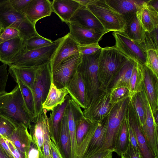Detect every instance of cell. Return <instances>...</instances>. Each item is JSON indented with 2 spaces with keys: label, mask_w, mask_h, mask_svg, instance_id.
<instances>
[{
  "label": "cell",
  "mask_w": 158,
  "mask_h": 158,
  "mask_svg": "<svg viewBox=\"0 0 158 158\" xmlns=\"http://www.w3.org/2000/svg\"><path fill=\"white\" fill-rule=\"evenodd\" d=\"M129 59L115 45L101 48L98 72L101 90L106 89Z\"/></svg>",
  "instance_id": "6da1fadb"
},
{
  "label": "cell",
  "mask_w": 158,
  "mask_h": 158,
  "mask_svg": "<svg viewBox=\"0 0 158 158\" xmlns=\"http://www.w3.org/2000/svg\"><path fill=\"white\" fill-rule=\"evenodd\" d=\"M0 115L18 125L23 124L28 128L30 125L31 119L17 84L10 92L0 95Z\"/></svg>",
  "instance_id": "7a4b0ae2"
},
{
  "label": "cell",
  "mask_w": 158,
  "mask_h": 158,
  "mask_svg": "<svg viewBox=\"0 0 158 158\" xmlns=\"http://www.w3.org/2000/svg\"><path fill=\"white\" fill-rule=\"evenodd\" d=\"M101 50L90 55H81L77 69V71L80 74L85 86L86 108L91 105L102 91L100 89L98 74Z\"/></svg>",
  "instance_id": "3957f363"
},
{
  "label": "cell",
  "mask_w": 158,
  "mask_h": 158,
  "mask_svg": "<svg viewBox=\"0 0 158 158\" xmlns=\"http://www.w3.org/2000/svg\"><path fill=\"white\" fill-rule=\"evenodd\" d=\"M0 23L4 29L10 27L18 30L24 40L38 34L35 26L29 21L25 15L15 10L10 0L0 5Z\"/></svg>",
  "instance_id": "277c9868"
},
{
  "label": "cell",
  "mask_w": 158,
  "mask_h": 158,
  "mask_svg": "<svg viewBox=\"0 0 158 158\" xmlns=\"http://www.w3.org/2000/svg\"><path fill=\"white\" fill-rule=\"evenodd\" d=\"M86 7L99 21L106 33L123 30L126 23L124 17L105 0H93Z\"/></svg>",
  "instance_id": "5b68a950"
},
{
  "label": "cell",
  "mask_w": 158,
  "mask_h": 158,
  "mask_svg": "<svg viewBox=\"0 0 158 158\" xmlns=\"http://www.w3.org/2000/svg\"><path fill=\"white\" fill-rule=\"evenodd\" d=\"M131 97L128 96L115 103L107 116V124L103 148L113 150L115 140L126 116Z\"/></svg>",
  "instance_id": "8992f818"
},
{
  "label": "cell",
  "mask_w": 158,
  "mask_h": 158,
  "mask_svg": "<svg viewBox=\"0 0 158 158\" xmlns=\"http://www.w3.org/2000/svg\"><path fill=\"white\" fill-rule=\"evenodd\" d=\"M52 76L50 61L38 67L32 90L34 115L31 122L42 111L43 104L46 98L52 82Z\"/></svg>",
  "instance_id": "52a82bcc"
},
{
  "label": "cell",
  "mask_w": 158,
  "mask_h": 158,
  "mask_svg": "<svg viewBox=\"0 0 158 158\" xmlns=\"http://www.w3.org/2000/svg\"><path fill=\"white\" fill-rule=\"evenodd\" d=\"M60 39L59 38L54 41V44L51 45L25 51L17 56L9 65L33 67L40 66L49 62Z\"/></svg>",
  "instance_id": "ba28073f"
},
{
  "label": "cell",
  "mask_w": 158,
  "mask_h": 158,
  "mask_svg": "<svg viewBox=\"0 0 158 158\" xmlns=\"http://www.w3.org/2000/svg\"><path fill=\"white\" fill-rule=\"evenodd\" d=\"M115 40V46L121 53L141 65L146 64V52L140 44L130 39L123 31L112 33Z\"/></svg>",
  "instance_id": "9c48e42d"
},
{
  "label": "cell",
  "mask_w": 158,
  "mask_h": 158,
  "mask_svg": "<svg viewBox=\"0 0 158 158\" xmlns=\"http://www.w3.org/2000/svg\"><path fill=\"white\" fill-rule=\"evenodd\" d=\"M81 59L80 53L70 57L63 61L52 74V82L57 88L66 87L77 72Z\"/></svg>",
  "instance_id": "30bf717a"
},
{
  "label": "cell",
  "mask_w": 158,
  "mask_h": 158,
  "mask_svg": "<svg viewBox=\"0 0 158 158\" xmlns=\"http://www.w3.org/2000/svg\"><path fill=\"white\" fill-rule=\"evenodd\" d=\"M115 103L110 102V92L102 90L91 105L84 109V116L91 123L102 120L107 116Z\"/></svg>",
  "instance_id": "8fae6325"
},
{
  "label": "cell",
  "mask_w": 158,
  "mask_h": 158,
  "mask_svg": "<svg viewBox=\"0 0 158 158\" xmlns=\"http://www.w3.org/2000/svg\"><path fill=\"white\" fill-rule=\"evenodd\" d=\"M60 38L50 61L52 74L64 60L79 53L78 45L70 36L69 33Z\"/></svg>",
  "instance_id": "7c38bea8"
},
{
  "label": "cell",
  "mask_w": 158,
  "mask_h": 158,
  "mask_svg": "<svg viewBox=\"0 0 158 158\" xmlns=\"http://www.w3.org/2000/svg\"><path fill=\"white\" fill-rule=\"evenodd\" d=\"M47 110L43 109L42 112L28 127L32 141L36 146L39 152L43 153L44 138L50 135Z\"/></svg>",
  "instance_id": "4fadbf2b"
},
{
  "label": "cell",
  "mask_w": 158,
  "mask_h": 158,
  "mask_svg": "<svg viewBox=\"0 0 158 158\" xmlns=\"http://www.w3.org/2000/svg\"><path fill=\"white\" fill-rule=\"evenodd\" d=\"M125 117L135 134L142 158H158L153 154L148 146L142 132L139 118L130 101Z\"/></svg>",
  "instance_id": "5bb4252c"
},
{
  "label": "cell",
  "mask_w": 158,
  "mask_h": 158,
  "mask_svg": "<svg viewBox=\"0 0 158 158\" xmlns=\"http://www.w3.org/2000/svg\"><path fill=\"white\" fill-rule=\"evenodd\" d=\"M142 88L153 114L158 111V77L146 66L142 65Z\"/></svg>",
  "instance_id": "9a60e30c"
},
{
  "label": "cell",
  "mask_w": 158,
  "mask_h": 158,
  "mask_svg": "<svg viewBox=\"0 0 158 158\" xmlns=\"http://www.w3.org/2000/svg\"><path fill=\"white\" fill-rule=\"evenodd\" d=\"M69 23L105 34L102 25L86 7L81 6L70 19Z\"/></svg>",
  "instance_id": "2e32d148"
},
{
  "label": "cell",
  "mask_w": 158,
  "mask_h": 158,
  "mask_svg": "<svg viewBox=\"0 0 158 158\" xmlns=\"http://www.w3.org/2000/svg\"><path fill=\"white\" fill-rule=\"evenodd\" d=\"M25 40L18 37L0 43V61L8 65L17 56L26 51Z\"/></svg>",
  "instance_id": "e0dca14e"
},
{
  "label": "cell",
  "mask_w": 158,
  "mask_h": 158,
  "mask_svg": "<svg viewBox=\"0 0 158 158\" xmlns=\"http://www.w3.org/2000/svg\"><path fill=\"white\" fill-rule=\"evenodd\" d=\"M53 12L51 2L48 0H31L24 15L34 26L40 19L50 16Z\"/></svg>",
  "instance_id": "ac0fdd59"
},
{
  "label": "cell",
  "mask_w": 158,
  "mask_h": 158,
  "mask_svg": "<svg viewBox=\"0 0 158 158\" xmlns=\"http://www.w3.org/2000/svg\"><path fill=\"white\" fill-rule=\"evenodd\" d=\"M70 36L78 45H86L98 43L104 35L98 31L84 28L69 23Z\"/></svg>",
  "instance_id": "d6986e66"
},
{
  "label": "cell",
  "mask_w": 158,
  "mask_h": 158,
  "mask_svg": "<svg viewBox=\"0 0 158 158\" xmlns=\"http://www.w3.org/2000/svg\"><path fill=\"white\" fill-rule=\"evenodd\" d=\"M145 1L136 12L145 31L150 32L158 27V12Z\"/></svg>",
  "instance_id": "ffe728a7"
},
{
  "label": "cell",
  "mask_w": 158,
  "mask_h": 158,
  "mask_svg": "<svg viewBox=\"0 0 158 158\" xmlns=\"http://www.w3.org/2000/svg\"><path fill=\"white\" fill-rule=\"evenodd\" d=\"M66 88L71 98L79 106L84 109L86 108L85 86L78 72L70 79Z\"/></svg>",
  "instance_id": "44dd1931"
},
{
  "label": "cell",
  "mask_w": 158,
  "mask_h": 158,
  "mask_svg": "<svg viewBox=\"0 0 158 158\" xmlns=\"http://www.w3.org/2000/svg\"><path fill=\"white\" fill-rule=\"evenodd\" d=\"M51 4L53 11L67 24L81 6L75 0H54Z\"/></svg>",
  "instance_id": "7402d4cb"
},
{
  "label": "cell",
  "mask_w": 158,
  "mask_h": 158,
  "mask_svg": "<svg viewBox=\"0 0 158 158\" xmlns=\"http://www.w3.org/2000/svg\"><path fill=\"white\" fill-rule=\"evenodd\" d=\"M107 4L122 15L126 21L133 15L145 1L105 0Z\"/></svg>",
  "instance_id": "603a6c76"
},
{
  "label": "cell",
  "mask_w": 158,
  "mask_h": 158,
  "mask_svg": "<svg viewBox=\"0 0 158 158\" xmlns=\"http://www.w3.org/2000/svg\"><path fill=\"white\" fill-rule=\"evenodd\" d=\"M27 129L23 124H20L10 135L6 137L11 140L17 148L27 157L32 140Z\"/></svg>",
  "instance_id": "cb8c5ba5"
},
{
  "label": "cell",
  "mask_w": 158,
  "mask_h": 158,
  "mask_svg": "<svg viewBox=\"0 0 158 158\" xmlns=\"http://www.w3.org/2000/svg\"><path fill=\"white\" fill-rule=\"evenodd\" d=\"M70 98L69 95H66L64 102L61 105H59L55 107L48 118L50 133L53 135L58 143L62 119Z\"/></svg>",
  "instance_id": "d4e9b609"
},
{
  "label": "cell",
  "mask_w": 158,
  "mask_h": 158,
  "mask_svg": "<svg viewBox=\"0 0 158 158\" xmlns=\"http://www.w3.org/2000/svg\"><path fill=\"white\" fill-rule=\"evenodd\" d=\"M136 62L129 59L106 89L109 92L119 87L128 88L129 81Z\"/></svg>",
  "instance_id": "484cf974"
},
{
  "label": "cell",
  "mask_w": 158,
  "mask_h": 158,
  "mask_svg": "<svg viewBox=\"0 0 158 158\" xmlns=\"http://www.w3.org/2000/svg\"><path fill=\"white\" fill-rule=\"evenodd\" d=\"M8 73L14 79H19L32 91L36 69L39 66L21 67L8 65Z\"/></svg>",
  "instance_id": "4316f807"
},
{
  "label": "cell",
  "mask_w": 158,
  "mask_h": 158,
  "mask_svg": "<svg viewBox=\"0 0 158 158\" xmlns=\"http://www.w3.org/2000/svg\"><path fill=\"white\" fill-rule=\"evenodd\" d=\"M107 124V117L99 121L84 158L88 157L103 148Z\"/></svg>",
  "instance_id": "83f0119b"
},
{
  "label": "cell",
  "mask_w": 158,
  "mask_h": 158,
  "mask_svg": "<svg viewBox=\"0 0 158 158\" xmlns=\"http://www.w3.org/2000/svg\"><path fill=\"white\" fill-rule=\"evenodd\" d=\"M69 94L66 87L58 89L52 82L46 98L42 105V109L47 112L52 111L59 105H61L65 101V97Z\"/></svg>",
  "instance_id": "f1b7e54d"
},
{
  "label": "cell",
  "mask_w": 158,
  "mask_h": 158,
  "mask_svg": "<svg viewBox=\"0 0 158 158\" xmlns=\"http://www.w3.org/2000/svg\"><path fill=\"white\" fill-rule=\"evenodd\" d=\"M123 31L131 40L140 44L143 42L145 31L139 22L136 13L126 21Z\"/></svg>",
  "instance_id": "f546056e"
},
{
  "label": "cell",
  "mask_w": 158,
  "mask_h": 158,
  "mask_svg": "<svg viewBox=\"0 0 158 158\" xmlns=\"http://www.w3.org/2000/svg\"><path fill=\"white\" fill-rule=\"evenodd\" d=\"M60 143L64 158H70L71 141L68 118L65 112L59 133L58 144Z\"/></svg>",
  "instance_id": "4dcf8cb0"
},
{
  "label": "cell",
  "mask_w": 158,
  "mask_h": 158,
  "mask_svg": "<svg viewBox=\"0 0 158 158\" xmlns=\"http://www.w3.org/2000/svg\"><path fill=\"white\" fill-rule=\"evenodd\" d=\"M129 142L127 123L125 117L116 138L114 152L120 156L127 149Z\"/></svg>",
  "instance_id": "1f68e13d"
},
{
  "label": "cell",
  "mask_w": 158,
  "mask_h": 158,
  "mask_svg": "<svg viewBox=\"0 0 158 158\" xmlns=\"http://www.w3.org/2000/svg\"><path fill=\"white\" fill-rule=\"evenodd\" d=\"M143 79L142 65L136 62L130 80L128 88L131 97L136 93L142 91Z\"/></svg>",
  "instance_id": "d6a6232c"
},
{
  "label": "cell",
  "mask_w": 158,
  "mask_h": 158,
  "mask_svg": "<svg viewBox=\"0 0 158 158\" xmlns=\"http://www.w3.org/2000/svg\"><path fill=\"white\" fill-rule=\"evenodd\" d=\"M145 97V94L143 89L141 92L137 93L131 97L130 100V103L138 117L141 127L144 125L146 120Z\"/></svg>",
  "instance_id": "836d02e7"
},
{
  "label": "cell",
  "mask_w": 158,
  "mask_h": 158,
  "mask_svg": "<svg viewBox=\"0 0 158 158\" xmlns=\"http://www.w3.org/2000/svg\"><path fill=\"white\" fill-rule=\"evenodd\" d=\"M15 81L18 85L26 108L31 119V123L34 115V103L31 90L21 81L16 79Z\"/></svg>",
  "instance_id": "e575fe53"
},
{
  "label": "cell",
  "mask_w": 158,
  "mask_h": 158,
  "mask_svg": "<svg viewBox=\"0 0 158 158\" xmlns=\"http://www.w3.org/2000/svg\"><path fill=\"white\" fill-rule=\"evenodd\" d=\"M54 41L44 38L38 34L25 40V46L26 51L37 49L51 45Z\"/></svg>",
  "instance_id": "d590c367"
},
{
  "label": "cell",
  "mask_w": 158,
  "mask_h": 158,
  "mask_svg": "<svg viewBox=\"0 0 158 158\" xmlns=\"http://www.w3.org/2000/svg\"><path fill=\"white\" fill-rule=\"evenodd\" d=\"M0 145L10 158H27L17 148L11 140L6 137L0 138Z\"/></svg>",
  "instance_id": "8d00e7d4"
},
{
  "label": "cell",
  "mask_w": 158,
  "mask_h": 158,
  "mask_svg": "<svg viewBox=\"0 0 158 158\" xmlns=\"http://www.w3.org/2000/svg\"><path fill=\"white\" fill-rule=\"evenodd\" d=\"M158 27L150 32L145 31L143 42L140 44L146 52L150 49L158 51Z\"/></svg>",
  "instance_id": "74e56055"
},
{
  "label": "cell",
  "mask_w": 158,
  "mask_h": 158,
  "mask_svg": "<svg viewBox=\"0 0 158 158\" xmlns=\"http://www.w3.org/2000/svg\"><path fill=\"white\" fill-rule=\"evenodd\" d=\"M99 121L91 123L86 135L81 143L78 146L77 158H84Z\"/></svg>",
  "instance_id": "f35d334b"
},
{
  "label": "cell",
  "mask_w": 158,
  "mask_h": 158,
  "mask_svg": "<svg viewBox=\"0 0 158 158\" xmlns=\"http://www.w3.org/2000/svg\"><path fill=\"white\" fill-rule=\"evenodd\" d=\"M19 126L11 120L0 115V138L8 137Z\"/></svg>",
  "instance_id": "ab89813d"
},
{
  "label": "cell",
  "mask_w": 158,
  "mask_h": 158,
  "mask_svg": "<svg viewBox=\"0 0 158 158\" xmlns=\"http://www.w3.org/2000/svg\"><path fill=\"white\" fill-rule=\"evenodd\" d=\"M91 123L84 117L79 120L77 123L76 136L78 146L81 143L86 135Z\"/></svg>",
  "instance_id": "60d3db41"
},
{
  "label": "cell",
  "mask_w": 158,
  "mask_h": 158,
  "mask_svg": "<svg viewBox=\"0 0 158 158\" xmlns=\"http://www.w3.org/2000/svg\"><path fill=\"white\" fill-rule=\"evenodd\" d=\"M158 51L150 49L146 51V66L158 77Z\"/></svg>",
  "instance_id": "b9f144b4"
},
{
  "label": "cell",
  "mask_w": 158,
  "mask_h": 158,
  "mask_svg": "<svg viewBox=\"0 0 158 158\" xmlns=\"http://www.w3.org/2000/svg\"><path fill=\"white\" fill-rule=\"evenodd\" d=\"M110 102L113 104L130 96L129 89L126 87L116 88L110 91Z\"/></svg>",
  "instance_id": "7bdbcfd3"
},
{
  "label": "cell",
  "mask_w": 158,
  "mask_h": 158,
  "mask_svg": "<svg viewBox=\"0 0 158 158\" xmlns=\"http://www.w3.org/2000/svg\"><path fill=\"white\" fill-rule=\"evenodd\" d=\"M18 37L22 38L18 30L12 27L6 28L0 34V43Z\"/></svg>",
  "instance_id": "ee69618b"
},
{
  "label": "cell",
  "mask_w": 158,
  "mask_h": 158,
  "mask_svg": "<svg viewBox=\"0 0 158 158\" xmlns=\"http://www.w3.org/2000/svg\"><path fill=\"white\" fill-rule=\"evenodd\" d=\"M51 142L50 145V153L51 158H64L60 151L58 143L54 137L50 133Z\"/></svg>",
  "instance_id": "f6af8a7d"
},
{
  "label": "cell",
  "mask_w": 158,
  "mask_h": 158,
  "mask_svg": "<svg viewBox=\"0 0 158 158\" xmlns=\"http://www.w3.org/2000/svg\"><path fill=\"white\" fill-rule=\"evenodd\" d=\"M7 66V64L4 63L0 65V95L5 91L9 74Z\"/></svg>",
  "instance_id": "bcb514c9"
},
{
  "label": "cell",
  "mask_w": 158,
  "mask_h": 158,
  "mask_svg": "<svg viewBox=\"0 0 158 158\" xmlns=\"http://www.w3.org/2000/svg\"><path fill=\"white\" fill-rule=\"evenodd\" d=\"M79 53L81 55H89L101 49L98 43L86 45H78Z\"/></svg>",
  "instance_id": "7dc6e473"
},
{
  "label": "cell",
  "mask_w": 158,
  "mask_h": 158,
  "mask_svg": "<svg viewBox=\"0 0 158 158\" xmlns=\"http://www.w3.org/2000/svg\"><path fill=\"white\" fill-rule=\"evenodd\" d=\"M120 156L121 158H142L139 148L134 147L130 141L127 149Z\"/></svg>",
  "instance_id": "c3c4849f"
},
{
  "label": "cell",
  "mask_w": 158,
  "mask_h": 158,
  "mask_svg": "<svg viewBox=\"0 0 158 158\" xmlns=\"http://www.w3.org/2000/svg\"><path fill=\"white\" fill-rule=\"evenodd\" d=\"M31 0H10L13 8L17 12L24 14L25 11Z\"/></svg>",
  "instance_id": "681fc988"
},
{
  "label": "cell",
  "mask_w": 158,
  "mask_h": 158,
  "mask_svg": "<svg viewBox=\"0 0 158 158\" xmlns=\"http://www.w3.org/2000/svg\"><path fill=\"white\" fill-rule=\"evenodd\" d=\"M111 152L114 151L102 148L86 158H104Z\"/></svg>",
  "instance_id": "f907efd6"
},
{
  "label": "cell",
  "mask_w": 158,
  "mask_h": 158,
  "mask_svg": "<svg viewBox=\"0 0 158 158\" xmlns=\"http://www.w3.org/2000/svg\"><path fill=\"white\" fill-rule=\"evenodd\" d=\"M39 152L36 145L31 142L27 155V158H39Z\"/></svg>",
  "instance_id": "816d5d0a"
},
{
  "label": "cell",
  "mask_w": 158,
  "mask_h": 158,
  "mask_svg": "<svg viewBox=\"0 0 158 158\" xmlns=\"http://www.w3.org/2000/svg\"><path fill=\"white\" fill-rule=\"evenodd\" d=\"M125 118L127 123L130 141L134 147L139 148L135 134L126 117Z\"/></svg>",
  "instance_id": "f5cc1de1"
},
{
  "label": "cell",
  "mask_w": 158,
  "mask_h": 158,
  "mask_svg": "<svg viewBox=\"0 0 158 158\" xmlns=\"http://www.w3.org/2000/svg\"><path fill=\"white\" fill-rule=\"evenodd\" d=\"M148 4L152 6L158 12V0H151L147 1Z\"/></svg>",
  "instance_id": "db71d44e"
},
{
  "label": "cell",
  "mask_w": 158,
  "mask_h": 158,
  "mask_svg": "<svg viewBox=\"0 0 158 158\" xmlns=\"http://www.w3.org/2000/svg\"><path fill=\"white\" fill-rule=\"evenodd\" d=\"M78 2L81 6L86 7L93 0H75Z\"/></svg>",
  "instance_id": "11a10c76"
},
{
  "label": "cell",
  "mask_w": 158,
  "mask_h": 158,
  "mask_svg": "<svg viewBox=\"0 0 158 158\" xmlns=\"http://www.w3.org/2000/svg\"><path fill=\"white\" fill-rule=\"evenodd\" d=\"M0 146L1 147L0 158H10L0 145Z\"/></svg>",
  "instance_id": "9f6ffc18"
},
{
  "label": "cell",
  "mask_w": 158,
  "mask_h": 158,
  "mask_svg": "<svg viewBox=\"0 0 158 158\" xmlns=\"http://www.w3.org/2000/svg\"><path fill=\"white\" fill-rule=\"evenodd\" d=\"M154 120L156 123L158 124V111L153 114Z\"/></svg>",
  "instance_id": "6f0895ef"
},
{
  "label": "cell",
  "mask_w": 158,
  "mask_h": 158,
  "mask_svg": "<svg viewBox=\"0 0 158 158\" xmlns=\"http://www.w3.org/2000/svg\"><path fill=\"white\" fill-rule=\"evenodd\" d=\"M113 152H110L104 158H112Z\"/></svg>",
  "instance_id": "680465c9"
},
{
  "label": "cell",
  "mask_w": 158,
  "mask_h": 158,
  "mask_svg": "<svg viewBox=\"0 0 158 158\" xmlns=\"http://www.w3.org/2000/svg\"><path fill=\"white\" fill-rule=\"evenodd\" d=\"M40 156L39 158H45L42 152H39Z\"/></svg>",
  "instance_id": "91938a15"
},
{
  "label": "cell",
  "mask_w": 158,
  "mask_h": 158,
  "mask_svg": "<svg viewBox=\"0 0 158 158\" xmlns=\"http://www.w3.org/2000/svg\"><path fill=\"white\" fill-rule=\"evenodd\" d=\"M8 0H0V5L6 2Z\"/></svg>",
  "instance_id": "94428289"
},
{
  "label": "cell",
  "mask_w": 158,
  "mask_h": 158,
  "mask_svg": "<svg viewBox=\"0 0 158 158\" xmlns=\"http://www.w3.org/2000/svg\"><path fill=\"white\" fill-rule=\"evenodd\" d=\"M4 29L3 26L0 23V31H2Z\"/></svg>",
  "instance_id": "6125c7cd"
},
{
  "label": "cell",
  "mask_w": 158,
  "mask_h": 158,
  "mask_svg": "<svg viewBox=\"0 0 158 158\" xmlns=\"http://www.w3.org/2000/svg\"><path fill=\"white\" fill-rule=\"evenodd\" d=\"M1 32H2V31H0V34H1Z\"/></svg>",
  "instance_id": "be15d7a7"
}]
</instances>
